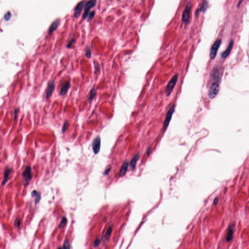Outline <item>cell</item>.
Returning a JSON list of instances; mask_svg holds the SVG:
<instances>
[{
  "instance_id": "83f0119b",
  "label": "cell",
  "mask_w": 249,
  "mask_h": 249,
  "mask_svg": "<svg viewBox=\"0 0 249 249\" xmlns=\"http://www.w3.org/2000/svg\"><path fill=\"white\" fill-rule=\"evenodd\" d=\"M111 231H112V228H111V227H110L109 229H108V231L107 232L106 235L105 236V238H106L107 240H108V238H109V236L111 235Z\"/></svg>"
},
{
  "instance_id": "3957f363",
  "label": "cell",
  "mask_w": 249,
  "mask_h": 249,
  "mask_svg": "<svg viewBox=\"0 0 249 249\" xmlns=\"http://www.w3.org/2000/svg\"><path fill=\"white\" fill-rule=\"evenodd\" d=\"M22 177L24 181V187H26L29 184V182L32 179L31 167L30 166H26L22 173Z\"/></svg>"
},
{
  "instance_id": "f546056e",
  "label": "cell",
  "mask_w": 249,
  "mask_h": 249,
  "mask_svg": "<svg viewBox=\"0 0 249 249\" xmlns=\"http://www.w3.org/2000/svg\"><path fill=\"white\" fill-rule=\"evenodd\" d=\"M19 112V109L18 108V109H15L14 113V121L16 120Z\"/></svg>"
},
{
  "instance_id": "9a60e30c",
  "label": "cell",
  "mask_w": 249,
  "mask_h": 249,
  "mask_svg": "<svg viewBox=\"0 0 249 249\" xmlns=\"http://www.w3.org/2000/svg\"><path fill=\"white\" fill-rule=\"evenodd\" d=\"M11 169L10 168H7L5 169V171H4V176H3V180L2 182V185H4L7 183V182L8 181V180L9 179L10 175L11 173Z\"/></svg>"
},
{
  "instance_id": "277c9868",
  "label": "cell",
  "mask_w": 249,
  "mask_h": 249,
  "mask_svg": "<svg viewBox=\"0 0 249 249\" xmlns=\"http://www.w3.org/2000/svg\"><path fill=\"white\" fill-rule=\"evenodd\" d=\"M97 1L96 0H92L87 2L86 3L84 8V11L82 15V18L86 19L89 16L90 14V11L92 8H93L97 4Z\"/></svg>"
},
{
  "instance_id": "d6a6232c",
  "label": "cell",
  "mask_w": 249,
  "mask_h": 249,
  "mask_svg": "<svg viewBox=\"0 0 249 249\" xmlns=\"http://www.w3.org/2000/svg\"><path fill=\"white\" fill-rule=\"evenodd\" d=\"M218 199L217 198H216L214 200V202H213V203H214V205H216L217 204V203H218Z\"/></svg>"
},
{
  "instance_id": "f1b7e54d",
  "label": "cell",
  "mask_w": 249,
  "mask_h": 249,
  "mask_svg": "<svg viewBox=\"0 0 249 249\" xmlns=\"http://www.w3.org/2000/svg\"><path fill=\"white\" fill-rule=\"evenodd\" d=\"M21 220L19 219H17L15 221V226L19 227L21 226Z\"/></svg>"
},
{
  "instance_id": "4fadbf2b",
  "label": "cell",
  "mask_w": 249,
  "mask_h": 249,
  "mask_svg": "<svg viewBox=\"0 0 249 249\" xmlns=\"http://www.w3.org/2000/svg\"><path fill=\"white\" fill-rule=\"evenodd\" d=\"M70 83L69 81H65L63 83L62 87H61L60 94L61 96H64L66 95L68 90L70 88Z\"/></svg>"
},
{
  "instance_id": "d6986e66",
  "label": "cell",
  "mask_w": 249,
  "mask_h": 249,
  "mask_svg": "<svg viewBox=\"0 0 249 249\" xmlns=\"http://www.w3.org/2000/svg\"><path fill=\"white\" fill-rule=\"evenodd\" d=\"M96 94H97V90L95 88L92 89L90 91V95L88 98V101L90 103H91L93 101V98H95V97L96 95Z\"/></svg>"
},
{
  "instance_id": "836d02e7",
  "label": "cell",
  "mask_w": 249,
  "mask_h": 249,
  "mask_svg": "<svg viewBox=\"0 0 249 249\" xmlns=\"http://www.w3.org/2000/svg\"><path fill=\"white\" fill-rule=\"evenodd\" d=\"M152 150H151V148H149L148 149V150H147V154L148 155L150 154V153H151V151Z\"/></svg>"
},
{
  "instance_id": "cb8c5ba5",
  "label": "cell",
  "mask_w": 249,
  "mask_h": 249,
  "mask_svg": "<svg viewBox=\"0 0 249 249\" xmlns=\"http://www.w3.org/2000/svg\"><path fill=\"white\" fill-rule=\"evenodd\" d=\"M86 56L88 58H90L92 56V51L91 50L90 47H88L87 49L86 52Z\"/></svg>"
},
{
  "instance_id": "7402d4cb",
  "label": "cell",
  "mask_w": 249,
  "mask_h": 249,
  "mask_svg": "<svg viewBox=\"0 0 249 249\" xmlns=\"http://www.w3.org/2000/svg\"><path fill=\"white\" fill-rule=\"evenodd\" d=\"M12 17L11 13L10 11H7L4 16V19L5 21H9Z\"/></svg>"
},
{
  "instance_id": "52a82bcc",
  "label": "cell",
  "mask_w": 249,
  "mask_h": 249,
  "mask_svg": "<svg viewBox=\"0 0 249 249\" xmlns=\"http://www.w3.org/2000/svg\"><path fill=\"white\" fill-rule=\"evenodd\" d=\"M219 92V85L217 82H214L211 86L208 91V96L211 99L214 98Z\"/></svg>"
},
{
  "instance_id": "ac0fdd59",
  "label": "cell",
  "mask_w": 249,
  "mask_h": 249,
  "mask_svg": "<svg viewBox=\"0 0 249 249\" xmlns=\"http://www.w3.org/2000/svg\"><path fill=\"white\" fill-rule=\"evenodd\" d=\"M31 195L32 196V197L35 198L36 203V204H37L40 201V198H41V195H40V193L36 190H34L32 192Z\"/></svg>"
},
{
  "instance_id": "7a4b0ae2",
  "label": "cell",
  "mask_w": 249,
  "mask_h": 249,
  "mask_svg": "<svg viewBox=\"0 0 249 249\" xmlns=\"http://www.w3.org/2000/svg\"><path fill=\"white\" fill-rule=\"evenodd\" d=\"M175 105H173L167 112L166 115L165 121L164 122V126H163V130L164 131L166 130L167 129V128L168 127L169 123L170 122L171 118H172L173 114L175 111Z\"/></svg>"
},
{
  "instance_id": "4dcf8cb0",
  "label": "cell",
  "mask_w": 249,
  "mask_h": 249,
  "mask_svg": "<svg viewBox=\"0 0 249 249\" xmlns=\"http://www.w3.org/2000/svg\"><path fill=\"white\" fill-rule=\"evenodd\" d=\"M111 167H109V168L106 169L104 173V175H107L109 173V172H110V171H111Z\"/></svg>"
},
{
  "instance_id": "5bb4252c",
  "label": "cell",
  "mask_w": 249,
  "mask_h": 249,
  "mask_svg": "<svg viewBox=\"0 0 249 249\" xmlns=\"http://www.w3.org/2000/svg\"><path fill=\"white\" fill-rule=\"evenodd\" d=\"M233 45H234V40H231L229 42L228 46L227 47L226 49L225 50V51H224L221 54L222 58H226L227 56H228L230 54V52L231 51L232 49L233 48Z\"/></svg>"
},
{
  "instance_id": "6da1fadb",
  "label": "cell",
  "mask_w": 249,
  "mask_h": 249,
  "mask_svg": "<svg viewBox=\"0 0 249 249\" xmlns=\"http://www.w3.org/2000/svg\"><path fill=\"white\" fill-rule=\"evenodd\" d=\"M178 79V74H175L168 82L166 90V95L167 97L169 96L171 93H172L174 88L176 84Z\"/></svg>"
},
{
  "instance_id": "4316f807",
  "label": "cell",
  "mask_w": 249,
  "mask_h": 249,
  "mask_svg": "<svg viewBox=\"0 0 249 249\" xmlns=\"http://www.w3.org/2000/svg\"><path fill=\"white\" fill-rule=\"evenodd\" d=\"M63 249H70L69 243L67 240L65 241L63 245Z\"/></svg>"
},
{
  "instance_id": "e0dca14e",
  "label": "cell",
  "mask_w": 249,
  "mask_h": 249,
  "mask_svg": "<svg viewBox=\"0 0 249 249\" xmlns=\"http://www.w3.org/2000/svg\"><path fill=\"white\" fill-rule=\"evenodd\" d=\"M128 166H129V163L128 162V161H125L121 167L120 170V175L121 177L124 176L125 175Z\"/></svg>"
},
{
  "instance_id": "5b68a950",
  "label": "cell",
  "mask_w": 249,
  "mask_h": 249,
  "mask_svg": "<svg viewBox=\"0 0 249 249\" xmlns=\"http://www.w3.org/2000/svg\"><path fill=\"white\" fill-rule=\"evenodd\" d=\"M192 5L190 2H188L187 6L185 8V11L183 12L182 16V21L185 24H188L189 22L190 14L191 12Z\"/></svg>"
},
{
  "instance_id": "484cf974",
  "label": "cell",
  "mask_w": 249,
  "mask_h": 249,
  "mask_svg": "<svg viewBox=\"0 0 249 249\" xmlns=\"http://www.w3.org/2000/svg\"><path fill=\"white\" fill-rule=\"evenodd\" d=\"M75 42H76V40L75 39H74V38L71 39L70 41L69 42V43L67 45V48H71L72 46L75 43Z\"/></svg>"
},
{
  "instance_id": "603a6c76",
  "label": "cell",
  "mask_w": 249,
  "mask_h": 249,
  "mask_svg": "<svg viewBox=\"0 0 249 249\" xmlns=\"http://www.w3.org/2000/svg\"><path fill=\"white\" fill-rule=\"evenodd\" d=\"M66 221H67V219H66V218L65 217H63L62 219V220H61L60 223V225H59V228L60 229L63 228L66 225Z\"/></svg>"
},
{
  "instance_id": "30bf717a",
  "label": "cell",
  "mask_w": 249,
  "mask_h": 249,
  "mask_svg": "<svg viewBox=\"0 0 249 249\" xmlns=\"http://www.w3.org/2000/svg\"><path fill=\"white\" fill-rule=\"evenodd\" d=\"M235 224L234 223H232L229 226L227 234L226 240L227 242L231 241L233 238L234 233L235 231Z\"/></svg>"
},
{
  "instance_id": "2e32d148",
  "label": "cell",
  "mask_w": 249,
  "mask_h": 249,
  "mask_svg": "<svg viewBox=\"0 0 249 249\" xmlns=\"http://www.w3.org/2000/svg\"><path fill=\"white\" fill-rule=\"evenodd\" d=\"M139 158H140V154L139 153H137L134 156V157L132 158V161L130 162V169L132 171L134 170V169H135L137 162L139 159Z\"/></svg>"
},
{
  "instance_id": "e575fe53",
  "label": "cell",
  "mask_w": 249,
  "mask_h": 249,
  "mask_svg": "<svg viewBox=\"0 0 249 249\" xmlns=\"http://www.w3.org/2000/svg\"><path fill=\"white\" fill-rule=\"evenodd\" d=\"M61 249V248H59V249Z\"/></svg>"
},
{
  "instance_id": "8fae6325",
  "label": "cell",
  "mask_w": 249,
  "mask_h": 249,
  "mask_svg": "<svg viewBox=\"0 0 249 249\" xmlns=\"http://www.w3.org/2000/svg\"><path fill=\"white\" fill-rule=\"evenodd\" d=\"M55 81L54 80V81H52L51 82H50L49 85L47 89L46 95V98L47 99H49L51 97V96L54 90L55 89Z\"/></svg>"
},
{
  "instance_id": "8992f818",
  "label": "cell",
  "mask_w": 249,
  "mask_h": 249,
  "mask_svg": "<svg viewBox=\"0 0 249 249\" xmlns=\"http://www.w3.org/2000/svg\"><path fill=\"white\" fill-rule=\"evenodd\" d=\"M221 44V40L220 39H217L213 44L210 52V57L211 59H214L215 58L217 55V50L220 47Z\"/></svg>"
},
{
  "instance_id": "7c38bea8",
  "label": "cell",
  "mask_w": 249,
  "mask_h": 249,
  "mask_svg": "<svg viewBox=\"0 0 249 249\" xmlns=\"http://www.w3.org/2000/svg\"><path fill=\"white\" fill-rule=\"evenodd\" d=\"M60 19H56L52 23L49 29L48 34L49 35H52L54 31L56 30L60 24Z\"/></svg>"
},
{
  "instance_id": "d4e9b609",
  "label": "cell",
  "mask_w": 249,
  "mask_h": 249,
  "mask_svg": "<svg viewBox=\"0 0 249 249\" xmlns=\"http://www.w3.org/2000/svg\"><path fill=\"white\" fill-rule=\"evenodd\" d=\"M95 11H92L90 13V14L89 15L88 18V22H90V21H92V19H93V17L95 16Z\"/></svg>"
},
{
  "instance_id": "ba28073f",
  "label": "cell",
  "mask_w": 249,
  "mask_h": 249,
  "mask_svg": "<svg viewBox=\"0 0 249 249\" xmlns=\"http://www.w3.org/2000/svg\"><path fill=\"white\" fill-rule=\"evenodd\" d=\"M101 147V139L99 136H97L93 140L92 148L93 152L95 154H97L99 152Z\"/></svg>"
},
{
  "instance_id": "9c48e42d",
  "label": "cell",
  "mask_w": 249,
  "mask_h": 249,
  "mask_svg": "<svg viewBox=\"0 0 249 249\" xmlns=\"http://www.w3.org/2000/svg\"><path fill=\"white\" fill-rule=\"evenodd\" d=\"M86 3L85 1L79 2L74 9V16L76 18H79L81 15V12L83 8L84 5Z\"/></svg>"
},
{
  "instance_id": "44dd1931",
  "label": "cell",
  "mask_w": 249,
  "mask_h": 249,
  "mask_svg": "<svg viewBox=\"0 0 249 249\" xmlns=\"http://www.w3.org/2000/svg\"><path fill=\"white\" fill-rule=\"evenodd\" d=\"M69 126V122L68 121H66L64 123L63 125L62 128V132L63 134H64L65 132H66V130L68 128V127Z\"/></svg>"
},
{
  "instance_id": "ffe728a7",
  "label": "cell",
  "mask_w": 249,
  "mask_h": 249,
  "mask_svg": "<svg viewBox=\"0 0 249 249\" xmlns=\"http://www.w3.org/2000/svg\"><path fill=\"white\" fill-rule=\"evenodd\" d=\"M208 5V2L207 1H204L203 2V4L201 7V12H204L206 10L207 8Z\"/></svg>"
},
{
  "instance_id": "1f68e13d",
  "label": "cell",
  "mask_w": 249,
  "mask_h": 249,
  "mask_svg": "<svg viewBox=\"0 0 249 249\" xmlns=\"http://www.w3.org/2000/svg\"><path fill=\"white\" fill-rule=\"evenodd\" d=\"M99 240H95V243H94V245H95V247H97V246H98V245L99 244Z\"/></svg>"
}]
</instances>
